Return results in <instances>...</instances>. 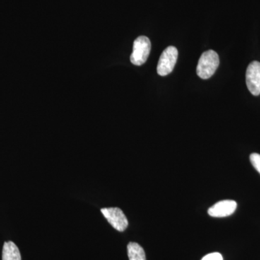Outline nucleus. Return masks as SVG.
<instances>
[{"instance_id":"f257e3e1","label":"nucleus","mask_w":260,"mask_h":260,"mask_svg":"<svg viewBox=\"0 0 260 260\" xmlns=\"http://www.w3.org/2000/svg\"><path fill=\"white\" fill-rule=\"evenodd\" d=\"M220 61L218 54L213 50L205 51L200 56L197 67V74L203 80L209 79L218 69Z\"/></svg>"},{"instance_id":"f03ea898","label":"nucleus","mask_w":260,"mask_h":260,"mask_svg":"<svg viewBox=\"0 0 260 260\" xmlns=\"http://www.w3.org/2000/svg\"><path fill=\"white\" fill-rule=\"evenodd\" d=\"M151 49V43L146 37H140L135 41L130 61L133 64L140 66L146 62Z\"/></svg>"},{"instance_id":"7ed1b4c3","label":"nucleus","mask_w":260,"mask_h":260,"mask_svg":"<svg viewBox=\"0 0 260 260\" xmlns=\"http://www.w3.org/2000/svg\"><path fill=\"white\" fill-rule=\"evenodd\" d=\"M178 58V50L177 48L172 47H167L161 54L159 59L157 72L160 76H166L170 74L174 70L177 63Z\"/></svg>"},{"instance_id":"20e7f679","label":"nucleus","mask_w":260,"mask_h":260,"mask_svg":"<svg viewBox=\"0 0 260 260\" xmlns=\"http://www.w3.org/2000/svg\"><path fill=\"white\" fill-rule=\"evenodd\" d=\"M108 222L118 232H124L128 227V220L124 212L119 208H102L101 210Z\"/></svg>"},{"instance_id":"39448f33","label":"nucleus","mask_w":260,"mask_h":260,"mask_svg":"<svg viewBox=\"0 0 260 260\" xmlns=\"http://www.w3.org/2000/svg\"><path fill=\"white\" fill-rule=\"evenodd\" d=\"M247 88L252 95L257 96L260 94V63L254 61L248 66L246 73Z\"/></svg>"},{"instance_id":"423d86ee","label":"nucleus","mask_w":260,"mask_h":260,"mask_svg":"<svg viewBox=\"0 0 260 260\" xmlns=\"http://www.w3.org/2000/svg\"><path fill=\"white\" fill-rule=\"evenodd\" d=\"M237 202L232 200L219 201L208 210V214L214 218H224L229 216L237 210Z\"/></svg>"},{"instance_id":"0eeeda50","label":"nucleus","mask_w":260,"mask_h":260,"mask_svg":"<svg viewBox=\"0 0 260 260\" xmlns=\"http://www.w3.org/2000/svg\"><path fill=\"white\" fill-rule=\"evenodd\" d=\"M3 260H21L20 251L15 243L5 242L3 249Z\"/></svg>"},{"instance_id":"6e6552de","label":"nucleus","mask_w":260,"mask_h":260,"mask_svg":"<svg viewBox=\"0 0 260 260\" xmlns=\"http://www.w3.org/2000/svg\"><path fill=\"white\" fill-rule=\"evenodd\" d=\"M127 252L129 260H146L144 249L138 243H129Z\"/></svg>"},{"instance_id":"1a4fd4ad","label":"nucleus","mask_w":260,"mask_h":260,"mask_svg":"<svg viewBox=\"0 0 260 260\" xmlns=\"http://www.w3.org/2000/svg\"><path fill=\"white\" fill-rule=\"evenodd\" d=\"M250 161L254 169L260 174V155L258 153H251L250 155Z\"/></svg>"},{"instance_id":"9d476101","label":"nucleus","mask_w":260,"mask_h":260,"mask_svg":"<svg viewBox=\"0 0 260 260\" xmlns=\"http://www.w3.org/2000/svg\"><path fill=\"white\" fill-rule=\"evenodd\" d=\"M201 260H223V256L220 253L214 252L207 254Z\"/></svg>"}]
</instances>
